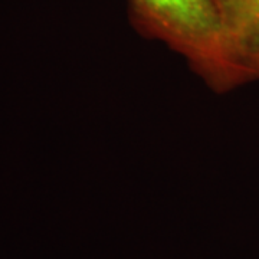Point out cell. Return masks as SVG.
Returning <instances> with one entry per match:
<instances>
[{
	"instance_id": "1",
	"label": "cell",
	"mask_w": 259,
	"mask_h": 259,
	"mask_svg": "<svg viewBox=\"0 0 259 259\" xmlns=\"http://www.w3.org/2000/svg\"><path fill=\"white\" fill-rule=\"evenodd\" d=\"M143 23L187 59L210 88H236L223 51L214 0H131Z\"/></svg>"
},
{
	"instance_id": "2",
	"label": "cell",
	"mask_w": 259,
	"mask_h": 259,
	"mask_svg": "<svg viewBox=\"0 0 259 259\" xmlns=\"http://www.w3.org/2000/svg\"><path fill=\"white\" fill-rule=\"evenodd\" d=\"M223 51L236 87L259 81V0H214Z\"/></svg>"
}]
</instances>
